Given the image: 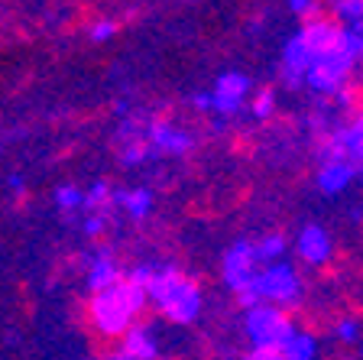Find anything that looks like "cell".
<instances>
[{
  "instance_id": "cell-6",
  "label": "cell",
  "mask_w": 363,
  "mask_h": 360,
  "mask_svg": "<svg viewBox=\"0 0 363 360\" xmlns=\"http://www.w3.org/2000/svg\"><path fill=\"white\" fill-rule=\"evenodd\" d=\"M325 156H344L363 175V111L350 120L347 127H334L328 133L325 146H321V159Z\"/></svg>"
},
{
  "instance_id": "cell-7",
  "label": "cell",
  "mask_w": 363,
  "mask_h": 360,
  "mask_svg": "<svg viewBox=\"0 0 363 360\" xmlns=\"http://www.w3.org/2000/svg\"><path fill=\"white\" fill-rule=\"evenodd\" d=\"M146 146L152 150V156H189L195 146V136L172 120H150L146 124Z\"/></svg>"
},
{
  "instance_id": "cell-16",
  "label": "cell",
  "mask_w": 363,
  "mask_h": 360,
  "mask_svg": "<svg viewBox=\"0 0 363 360\" xmlns=\"http://www.w3.org/2000/svg\"><path fill=\"white\" fill-rule=\"evenodd\" d=\"M111 202L117 208H123L133 221H143L146 214L152 211L156 204V195H152V188L140 185V188H111Z\"/></svg>"
},
{
  "instance_id": "cell-22",
  "label": "cell",
  "mask_w": 363,
  "mask_h": 360,
  "mask_svg": "<svg viewBox=\"0 0 363 360\" xmlns=\"http://www.w3.org/2000/svg\"><path fill=\"white\" fill-rule=\"evenodd\" d=\"M104 204H111V185L107 182H94L91 188H84V211H98Z\"/></svg>"
},
{
  "instance_id": "cell-23",
  "label": "cell",
  "mask_w": 363,
  "mask_h": 360,
  "mask_svg": "<svg viewBox=\"0 0 363 360\" xmlns=\"http://www.w3.org/2000/svg\"><path fill=\"white\" fill-rule=\"evenodd\" d=\"M250 114L257 120H269L272 114H276V94H272V91H259L257 98L250 101Z\"/></svg>"
},
{
  "instance_id": "cell-1",
  "label": "cell",
  "mask_w": 363,
  "mask_h": 360,
  "mask_svg": "<svg viewBox=\"0 0 363 360\" xmlns=\"http://www.w3.org/2000/svg\"><path fill=\"white\" fill-rule=\"evenodd\" d=\"M150 299H146V289L121 279L111 289H101V293H91V305H88V318L94 324L101 338H123L140 315L146 312Z\"/></svg>"
},
{
  "instance_id": "cell-30",
  "label": "cell",
  "mask_w": 363,
  "mask_h": 360,
  "mask_svg": "<svg viewBox=\"0 0 363 360\" xmlns=\"http://www.w3.org/2000/svg\"><path fill=\"white\" fill-rule=\"evenodd\" d=\"M191 104H195L198 111H211V91H198L195 98H191Z\"/></svg>"
},
{
  "instance_id": "cell-32",
  "label": "cell",
  "mask_w": 363,
  "mask_h": 360,
  "mask_svg": "<svg viewBox=\"0 0 363 360\" xmlns=\"http://www.w3.org/2000/svg\"><path fill=\"white\" fill-rule=\"evenodd\" d=\"M10 188H13V192H20V188H23V179H20V175H13V179H10Z\"/></svg>"
},
{
  "instance_id": "cell-13",
  "label": "cell",
  "mask_w": 363,
  "mask_h": 360,
  "mask_svg": "<svg viewBox=\"0 0 363 360\" xmlns=\"http://www.w3.org/2000/svg\"><path fill=\"white\" fill-rule=\"evenodd\" d=\"M123 279V270L113 263L111 256V247H101L98 256H91L88 263V276H84V285H88L91 293H101V289H111Z\"/></svg>"
},
{
  "instance_id": "cell-17",
  "label": "cell",
  "mask_w": 363,
  "mask_h": 360,
  "mask_svg": "<svg viewBox=\"0 0 363 360\" xmlns=\"http://www.w3.org/2000/svg\"><path fill=\"white\" fill-rule=\"evenodd\" d=\"M289 250V237L279 231L266 234V237H259L257 244H253V256H257V266H269V263L282 260Z\"/></svg>"
},
{
  "instance_id": "cell-2",
  "label": "cell",
  "mask_w": 363,
  "mask_h": 360,
  "mask_svg": "<svg viewBox=\"0 0 363 360\" xmlns=\"http://www.w3.org/2000/svg\"><path fill=\"white\" fill-rule=\"evenodd\" d=\"M146 299H150V305L156 308L159 315L172 324L198 322V315H201V308H204L201 285L195 279H189L172 263L156 266V276H152L150 289H146Z\"/></svg>"
},
{
  "instance_id": "cell-20",
  "label": "cell",
  "mask_w": 363,
  "mask_h": 360,
  "mask_svg": "<svg viewBox=\"0 0 363 360\" xmlns=\"http://www.w3.org/2000/svg\"><path fill=\"white\" fill-rule=\"evenodd\" d=\"M55 204H59V211H78L84 204V188L75 185V182L59 185L55 188Z\"/></svg>"
},
{
  "instance_id": "cell-11",
  "label": "cell",
  "mask_w": 363,
  "mask_h": 360,
  "mask_svg": "<svg viewBox=\"0 0 363 360\" xmlns=\"http://www.w3.org/2000/svg\"><path fill=\"white\" fill-rule=\"evenodd\" d=\"M295 250L302 256L308 266H325L328 260L334 256V240L328 234V227L321 224H305L295 237Z\"/></svg>"
},
{
  "instance_id": "cell-25",
  "label": "cell",
  "mask_w": 363,
  "mask_h": 360,
  "mask_svg": "<svg viewBox=\"0 0 363 360\" xmlns=\"http://www.w3.org/2000/svg\"><path fill=\"white\" fill-rule=\"evenodd\" d=\"M117 36V23L113 20H94L88 30V39L91 43H107V39Z\"/></svg>"
},
{
  "instance_id": "cell-24",
  "label": "cell",
  "mask_w": 363,
  "mask_h": 360,
  "mask_svg": "<svg viewBox=\"0 0 363 360\" xmlns=\"http://www.w3.org/2000/svg\"><path fill=\"white\" fill-rule=\"evenodd\" d=\"M152 276H156V266H150V263H136L133 270L123 273V279H127V283H133V285H140V289H150Z\"/></svg>"
},
{
  "instance_id": "cell-19",
  "label": "cell",
  "mask_w": 363,
  "mask_h": 360,
  "mask_svg": "<svg viewBox=\"0 0 363 360\" xmlns=\"http://www.w3.org/2000/svg\"><path fill=\"white\" fill-rule=\"evenodd\" d=\"M331 13L337 26H363V0H331Z\"/></svg>"
},
{
  "instance_id": "cell-26",
  "label": "cell",
  "mask_w": 363,
  "mask_h": 360,
  "mask_svg": "<svg viewBox=\"0 0 363 360\" xmlns=\"http://www.w3.org/2000/svg\"><path fill=\"white\" fill-rule=\"evenodd\" d=\"M289 10H292L295 16H302V20L321 16V4H318V0H289Z\"/></svg>"
},
{
  "instance_id": "cell-28",
  "label": "cell",
  "mask_w": 363,
  "mask_h": 360,
  "mask_svg": "<svg viewBox=\"0 0 363 360\" xmlns=\"http://www.w3.org/2000/svg\"><path fill=\"white\" fill-rule=\"evenodd\" d=\"M104 227H107V218H104V214H98V211H91L88 218L82 221V231L88 234V237H98V234H104Z\"/></svg>"
},
{
  "instance_id": "cell-27",
  "label": "cell",
  "mask_w": 363,
  "mask_h": 360,
  "mask_svg": "<svg viewBox=\"0 0 363 360\" xmlns=\"http://www.w3.org/2000/svg\"><path fill=\"white\" fill-rule=\"evenodd\" d=\"M334 334H337L344 344H354V341L360 338V324H357V318H340L337 328H334Z\"/></svg>"
},
{
  "instance_id": "cell-18",
  "label": "cell",
  "mask_w": 363,
  "mask_h": 360,
  "mask_svg": "<svg viewBox=\"0 0 363 360\" xmlns=\"http://www.w3.org/2000/svg\"><path fill=\"white\" fill-rule=\"evenodd\" d=\"M282 360H318V338L311 331L295 328V334L282 347Z\"/></svg>"
},
{
  "instance_id": "cell-15",
  "label": "cell",
  "mask_w": 363,
  "mask_h": 360,
  "mask_svg": "<svg viewBox=\"0 0 363 360\" xmlns=\"http://www.w3.org/2000/svg\"><path fill=\"white\" fill-rule=\"evenodd\" d=\"M121 351L133 360H159V341H156V334H152L150 324L136 322L133 328L121 338Z\"/></svg>"
},
{
  "instance_id": "cell-31",
  "label": "cell",
  "mask_w": 363,
  "mask_h": 360,
  "mask_svg": "<svg viewBox=\"0 0 363 360\" xmlns=\"http://www.w3.org/2000/svg\"><path fill=\"white\" fill-rule=\"evenodd\" d=\"M101 360H133V357H127V354L123 351H111V354H104V357Z\"/></svg>"
},
{
  "instance_id": "cell-8",
  "label": "cell",
  "mask_w": 363,
  "mask_h": 360,
  "mask_svg": "<svg viewBox=\"0 0 363 360\" xmlns=\"http://www.w3.org/2000/svg\"><path fill=\"white\" fill-rule=\"evenodd\" d=\"M247 94H250V75H243V72H220L211 91V111L224 120L237 117L240 107L247 104Z\"/></svg>"
},
{
  "instance_id": "cell-5",
  "label": "cell",
  "mask_w": 363,
  "mask_h": 360,
  "mask_svg": "<svg viewBox=\"0 0 363 360\" xmlns=\"http://www.w3.org/2000/svg\"><path fill=\"white\" fill-rule=\"evenodd\" d=\"M354 59H350L340 45H334V49H328V53H318L315 59H311L308 72H305V84H308L315 94H325V98H331V94H337V91H344V84L350 82V75H354Z\"/></svg>"
},
{
  "instance_id": "cell-12",
  "label": "cell",
  "mask_w": 363,
  "mask_h": 360,
  "mask_svg": "<svg viewBox=\"0 0 363 360\" xmlns=\"http://www.w3.org/2000/svg\"><path fill=\"white\" fill-rule=\"evenodd\" d=\"M354 175H357V169L344 156H325L321 165H318V179H315L318 192L321 195H340L354 182Z\"/></svg>"
},
{
  "instance_id": "cell-4",
  "label": "cell",
  "mask_w": 363,
  "mask_h": 360,
  "mask_svg": "<svg viewBox=\"0 0 363 360\" xmlns=\"http://www.w3.org/2000/svg\"><path fill=\"white\" fill-rule=\"evenodd\" d=\"M243 331H247L253 351L257 347H272V351H282L286 341L295 334V322L289 312L276 305H253L243 312Z\"/></svg>"
},
{
  "instance_id": "cell-14",
  "label": "cell",
  "mask_w": 363,
  "mask_h": 360,
  "mask_svg": "<svg viewBox=\"0 0 363 360\" xmlns=\"http://www.w3.org/2000/svg\"><path fill=\"white\" fill-rule=\"evenodd\" d=\"M298 33H302V39L308 43L311 55L328 53V49L340 45V26L331 20V16H315V20H308Z\"/></svg>"
},
{
  "instance_id": "cell-33",
  "label": "cell",
  "mask_w": 363,
  "mask_h": 360,
  "mask_svg": "<svg viewBox=\"0 0 363 360\" xmlns=\"http://www.w3.org/2000/svg\"><path fill=\"white\" fill-rule=\"evenodd\" d=\"M360 360H363V347H360Z\"/></svg>"
},
{
  "instance_id": "cell-9",
  "label": "cell",
  "mask_w": 363,
  "mask_h": 360,
  "mask_svg": "<svg viewBox=\"0 0 363 360\" xmlns=\"http://www.w3.org/2000/svg\"><path fill=\"white\" fill-rule=\"evenodd\" d=\"M257 270L259 266H257V256H253V240H237V244H230L224 260H220V276H224V285L234 295L257 276Z\"/></svg>"
},
{
  "instance_id": "cell-3",
  "label": "cell",
  "mask_w": 363,
  "mask_h": 360,
  "mask_svg": "<svg viewBox=\"0 0 363 360\" xmlns=\"http://www.w3.org/2000/svg\"><path fill=\"white\" fill-rule=\"evenodd\" d=\"M302 295H305V283H302V276H298V270L286 260H276V263H269V266H259L257 276L237 293V302H240L243 308L276 305V308H282V312H289V308H298Z\"/></svg>"
},
{
  "instance_id": "cell-21",
  "label": "cell",
  "mask_w": 363,
  "mask_h": 360,
  "mask_svg": "<svg viewBox=\"0 0 363 360\" xmlns=\"http://www.w3.org/2000/svg\"><path fill=\"white\" fill-rule=\"evenodd\" d=\"M121 163L123 165H140L146 163V159L152 156V150L146 146V140H140V136H133V140H121Z\"/></svg>"
},
{
  "instance_id": "cell-29",
  "label": "cell",
  "mask_w": 363,
  "mask_h": 360,
  "mask_svg": "<svg viewBox=\"0 0 363 360\" xmlns=\"http://www.w3.org/2000/svg\"><path fill=\"white\" fill-rule=\"evenodd\" d=\"M247 360H282V351H272V347H257V351H250Z\"/></svg>"
},
{
  "instance_id": "cell-10",
  "label": "cell",
  "mask_w": 363,
  "mask_h": 360,
  "mask_svg": "<svg viewBox=\"0 0 363 360\" xmlns=\"http://www.w3.org/2000/svg\"><path fill=\"white\" fill-rule=\"evenodd\" d=\"M311 59L315 55H311L308 43L302 39V33H292L286 39V49H282V82H286V88H302Z\"/></svg>"
}]
</instances>
